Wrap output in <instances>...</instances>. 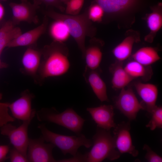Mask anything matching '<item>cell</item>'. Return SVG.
<instances>
[{
  "instance_id": "cell-1",
  "label": "cell",
  "mask_w": 162,
  "mask_h": 162,
  "mask_svg": "<svg viewBox=\"0 0 162 162\" xmlns=\"http://www.w3.org/2000/svg\"><path fill=\"white\" fill-rule=\"evenodd\" d=\"M41 50L42 59L38 71L41 81L49 77L62 76L68 71L70 66L69 51L64 43L53 41Z\"/></svg>"
},
{
  "instance_id": "cell-2",
  "label": "cell",
  "mask_w": 162,
  "mask_h": 162,
  "mask_svg": "<svg viewBox=\"0 0 162 162\" xmlns=\"http://www.w3.org/2000/svg\"><path fill=\"white\" fill-rule=\"evenodd\" d=\"M45 15L54 20L62 21L67 27L70 35L74 38L81 51L83 58L86 37H94L96 28L89 18L88 8L81 14L73 15L57 12L50 9L44 11Z\"/></svg>"
},
{
  "instance_id": "cell-3",
  "label": "cell",
  "mask_w": 162,
  "mask_h": 162,
  "mask_svg": "<svg viewBox=\"0 0 162 162\" xmlns=\"http://www.w3.org/2000/svg\"><path fill=\"white\" fill-rule=\"evenodd\" d=\"M92 139L93 146L85 153V162H100L106 159L113 160L120 158L121 154L116 149L110 130L97 127Z\"/></svg>"
},
{
  "instance_id": "cell-4",
  "label": "cell",
  "mask_w": 162,
  "mask_h": 162,
  "mask_svg": "<svg viewBox=\"0 0 162 162\" xmlns=\"http://www.w3.org/2000/svg\"><path fill=\"white\" fill-rule=\"evenodd\" d=\"M41 136L45 141L51 143L58 147L64 155L69 154L73 156L78 153V150L83 146L89 148L93 145L92 140L87 138L83 134L77 136H68L56 134L48 130L45 123L39 124Z\"/></svg>"
},
{
  "instance_id": "cell-5",
  "label": "cell",
  "mask_w": 162,
  "mask_h": 162,
  "mask_svg": "<svg viewBox=\"0 0 162 162\" xmlns=\"http://www.w3.org/2000/svg\"><path fill=\"white\" fill-rule=\"evenodd\" d=\"M38 120L55 123L65 127L78 135L81 134L85 120L72 108L58 112L55 108H43L36 112Z\"/></svg>"
},
{
  "instance_id": "cell-6",
  "label": "cell",
  "mask_w": 162,
  "mask_h": 162,
  "mask_svg": "<svg viewBox=\"0 0 162 162\" xmlns=\"http://www.w3.org/2000/svg\"><path fill=\"white\" fill-rule=\"evenodd\" d=\"M32 120L23 121L17 127L8 123L0 128L1 134L8 136L14 147L26 157L29 140L28 128Z\"/></svg>"
},
{
  "instance_id": "cell-7",
  "label": "cell",
  "mask_w": 162,
  "mask_h": 162,
  "mask_svg": "<svg viewBox=\"0 0 162 162\" xmlns=\"http://www.w3.org/2000/svg\"><path fill=\"white\" fill-rule=\"evenodd\" d=\"M45 142L41 136L37 139L29 138L27 154L28 162H58L54 159L52 154L56 146Z\"/></svg>"
},
{
  "instance_id": "cell-8",
  "label": "cell",
  "mask_w": 162,
  "mask_h": 162,
  "mask_svg": "<svg viewBox=\"0 0 162 162\" xmlns=\"http://www.w3.org/2000/svg\"><path fill=\"white\" fill-rule=\"evenodd\" d=\"M115 105L123 114L130 120L135 119L140 110H143L133 90L124 88L121 89L118 96L115 101Z\"/></svg>"
},
{
  "instance_id": "cell-9",
  "label": "cell",
  "mask_w": 162,
  "mask_h": 162,
  "mask_svg": "<svg viewBox=\"0 0 162 162\" xmlns=\"http://www.w3.org/2000/svg\"><path fill=\"white\" fill-rule=\"evenodd\" d=\"M130 128V121L122 122L114 128L113 137L115 147L121 154L128 153L136 157L138 155L139 152L133 145Z\"/></svg>"
},
{
  "instance_id": "cell-10",
  "label": "cell",
  "mask_w": 162,
  "mask_h": 162,
  "mask_svg": "<svg viewBox=\"0 0 162 162\" xmlns=\"http://www.w3.org/2000/svg\"><path fill=\"white\" fill-rule=\"evenodd\" d=\"M9 5L12 12L11 20L15 25L17 26L22 22L35 24L38 23L36 10L39 6L27 0H21L20 3L10 2Z\"/></svg>"
},
{
  "instance_id": "cell-11",
  "label": "cell",
  "mask_w": 162,
  "mask_h": 162,
  "mask_svg": "<svg viewBox=\"0 0 162 162\" xmlns=\"http://www.w3.org/2000/svg\"><path fill=\"white\" fill-rule=\"evenodd\" d=\"M34 95L28 90L23 91L20 97L12 103L8 108L15 119L24 121L32 120L36 114L35 110L32 109V101Z\"/></svg>"
},
{
  "instance_id": "cell-12",
  "label": "cell",
  "mask_w": 162,
  "mask_h": 162,
  "mask_svg": "<svg viewBox=\"0 0 162 162\" xmlns=\"http://www.w3.org/2000/svg\"><path fill=\"white\" fill-rule=\"evenodd\" d=\"M48 17L45 15L43 21L40 25L24 33H22L10 41L6 47L30 46L34 44L45 32L48 26Z\"/></svg>"
},
{
  "instance_id": "cell-13",
  "label": "cell",
  "mask_w": 162,
  "mask_h": 162,
  "mask_svg": "<svg viewBox=\"0 0 162 162\" xmlns=\"http://www.w3.org/2000/svg\"><path fill=\"white\" fill-rule=\"evenodd\" d=\"M86 110L96 123L97 127L110 130L116 126L114 121V113L112 105H101L97 107L87 108Z\"/></svg>"
},
{
  "instance_id": "cell-14",
  "label": "cell",
  "mask_w": 162,
  "mask_h": 162,
  "mask_svg": "<svg viewBox=\"0 0 162 162\" xmlns=\"http://www.w3.org/2000/svg\"><path fill=\"white\" fill-rule=\"evenodd\" d=\"M100 71L99 68L92 70L86 66L83 76L97 98L101 102H108L106 86L100 76Z\"/></svg>"
},
{
  "instance_id": "cell-15",
  "label": "cell",
  "mask_w": 162,
  "mask_h": 162,
  "mask_svg": "<svg viewBox=\"0 0 162 162\" xmlns=\"http://www.w3.org/2000/svg\"><path fill=\"white\" fill-rule=\"evenodd\" d=\"M136 90L142 99L141 103L143 110L150 113L157 106L156 104L158 94L157 87L154 84L140 82L135 83Z\"/></svg>"
},
{
  "instance_id": "cell-16",
  "label": "cell",
  "mask_w": 162,
  "mask_h": 162,
  "mask_svg": "<svg viewBox=\"0 0 162 162\" xmlns=\"http://www.w3.org/2000/svg\"><path fill=\"white\" fill-rule=\"evenodd\" d=\"M88 46L86 47L83 58L86 66L92 70L99 68L102 57V48L103 42L94 38H91Z\"/></svg>"
},
{
  "instance_id": "cell-17",
  "label": "cell",
  "mask_w": 162,
  "mask_h": 162,
  "mask_svg": "<svg viewBox=\"0 0 162 162\" xmlns=\"http://www.w3.org/2000/svg\"><path fill=\"white\" fill-rule=\"evenodd\" d=\"M139 33L133 30L126 32L123 41L112 50V53L117 60L122 62L130 55L133 45L140 41Z\"/></svg>"
},
{
  "instance_id": "cell-18",
  "label": "cell",
  "mask_w": 162,
  "mask_h": 162,
  "mask_svg": "<svg viewBox=\"0 0 162 162\" xmlns=\"http://www.w3.org/2000/svg\"><path fill=\"white\" fill-rule=\"evenodd\" d=\"M152 12L145 17L150 32L144 38L145 41L150 43L153 42L157 32L162 26V4L150 7Z\"/></svg>"
},
{
  "instance_id": "cell-19",
  "label": "cell",
  "mask_w": 162,
  "mask_h": 162,
  "mask_svg": "<svg viewBox=\"0 0 162 162\" xmlns=\"http://www.w3.org/2000/svg\"><path fill=\"white\" fill-rule=\"evenodd\" d=\"M41 56V50L31 47L26 50L22 59L23 71L25 74L34 78L37 77Z\"/></svg>"
},
{
  "instance_id": "cell-20",
  "label": "cell",
  "mask_w": 162,
  "mask_h": 162,
  "mask_svg": "<svg viewBox=\"0 0 162 162\" xmlns=\"http://www.w3.org/2000/svg\"><path fill=\"white\" fill-rule=\"evenodd\" d=\"M20 34L19 29L14 26L10 21L4 22L0 28V69L7 68L8 65L2 62L1 56L4 49L6 47L9 42L18 36ZM2 95L0 92V100Z\"/></svg>"
},
{
  "instance_id": "cell-21",
  "label": "cell",
  "mask_w": 162,
  "mask_h": 162,
  "mask_svg": "<svg viewBox=\"0 0 162 162\" xmlns=\"http://www.w3.org/2000/svg\"><path fill=\"white\" fill-rule=\"evenodd\" d=\"M109 70L112 75V83L114 88L121 89L124 88L134 79L124 69L122 62L117 60L112 64L110 67Z\"/></svg>"
},
{
  "instance_id": "cell-22",
  "label": "cell",
  "mask_w": 162,
  "mask_h": 162,
  "mask_svg": "<svg viewBox=\"0 0 162 162\" xmlns=\"http://www.w3.org/2000/svg\"><path fill=\"white\" fill-rule=\"evenodd\" d=\"M124 68L128 74L134 79L139 77L144 81L149 80L153 74L151 66L143 65L134 60L128 62Z\"/></svg>"
},
{
  "instance_id": "cell-23",
  "label": "cell",
  "mask_w": 162,
  "mask_h": 162,
  "mask_svg": "<svg viewBox=\"0 0 162 162\" xmlns=\"http://www.w3.org/2000/svg\"><path fill=\"white\" fill-rule=\"evenodd\" d=\"M132 57L134 60L145 66H150L160 59L156 49L151 47L140 48L133 55Z\"/></svg>"
},
{
  "instance_id": "cell-24",
  "label": "cell",
  "mask_w": 162,
  "mask_h": 162,
  "mask_svg": "<svg viewBox=\"0 0 162 162\" xmlns=\"http://www.w3.org/2000/svg\"><path fill=\"white\" fill-rule=\"evenodd\" d=\"M49 28V34L53 41L64 43L70 35L66 25L62 21L54 20Z\"/></svg>"
},
{
  "instance_id": "cell-25",
  "label": "cell",
  "mask_w": 162,
  "mask_h": 162,
  "mask_svg": "<svg viewBox=\"0 0 162 162\" xmlns=\"http://www.w3.org/2000/svg\"><path fill=\"white\" fill-rule=\"evenodd\" d=\"M151 114V118L148 123L146 125L151 130H154L156 128H162V108L157 106L150 113Z\"/></svg>"
},
{
  "instance_id": "cell-26",
  "label": "cell",
  "mask_w": 162,
  "mask_h": 162,
  "mask_svg": "<svg viewBox=\"0 0 162 162\" xmlns=\"http://www.w3.org/2000/svg\"><path fill=\"white\" fill-rule=\"evenodd\" d=\"M89 19L94 22H100L102 21L104 12L102 8L95 2H93L88 8Z\"/></svg>"
},
{
  "instance_id": "cell-27",
  "label": "cell",
  "mask_w": 162,
  "mask_h": 162,
  "mask_svg": "<svg viewBox=\"0 0 162 162\" xmlns=\"http://www.w3.org/2000/svg\"><path fill=\"white\" fill-rule=\"evenodd\" d=\"M85 0H70L66 4L65 11L66 14L75 15L79 14Z\"/></svg>"
},
{
  "instance_id": "cell-28",
  "label": "cell",
  "mask_w": 162,
  "mask_h": 162,
  "mask_svg": "<svg viewBox=\"0 0 162 162\" xmlns=\"http://www.w3.org/2000/svg\"><path fill=\"white\" fill-rule=\"evenodd\" d=\"M9 103L0 102V128L4 124L13 122L15 119L8 113Z\"/></svg>"
},
{
  "instance_id": "cell-29",
  "label": "cell",
  "mask_w": 162,
  "mask_h": 162,
  "mask_svg": "<svg viewBox=\"0 0 162 162\" xmlns=\"http://www.w3.org/2000/svg\"><path fill=\"white\" fill-rule=\"evenodd\" d=\"M33 3L39 6L42 4H44L46 6H52L58 9L61 12H63L65 10L60 0H32Z\"/></svg>"
},
{
  "instance_id": "cell-30",
  "label": "cell",
  "mask_w": 162,
  "mask_h": 162,
  "mask_svg": "<svg viewBox=\"0 0 162 162\" xmlns=\"http://www.w3.org/2000/svg\"><path fill=\"white\" fill-rule=\"evenodd\" d=\"M9 151V158L10 162H28L27 158L14 147Z\"/></svg>"
},
{
  "instance_id": "cell-31",
  "label": "cell",
  "mask_w": 162,
  "mask_h": 162,
  "mask_svg": "<svg viewBox=\"0 0 162 162\" xmlns=\"http://www.w3.org/2000/svg\"><path fill=\"white\" fill-rule=\"evenodd\" d=\"M143 149L146 152L145 157L148 161L149 162H162V158L152 151L147 145H144Z\"/></svg>"
},
{
  "instance_id": "cell-32",
  "label": "cell",
  "mask_w": 162,
  "mask_h": 162,
  "mask_svg": "<svg viewBox=\"0 0 162 162\" xmlns=\"http://www.w3.org/2000/svg\"><path fill=\"white\" fill-rule=\"evenodd\" d=\"M10 150V147L8 145H0V162L3 161L7 159V155Z\"/></svg>"
},
{
  "instance_id": "cell-33",
  "label": "cell",
  "mask_w": 162,
  "mask_h": 162,
  "mask_svg": "<svg viewBox=\"0 0 162 162\" xmlns=\"http://www.w3.org/2000/svg\"><path fill=\"white\" fill-rule=\"evenodd\" d=\"M5 13L4 8L0 2V23L3 19Z\"/></svg>"
},
{
  "instance_id": "cell-34",
  "label": "cell",
  "mask_w": 162,
  "mask_h": 162,
  "mask_svg": "<svg viewBox=\"0 0 162 162\" xmlns=\"http://www.w3.org/2000/svg\"><path fill=\"white\" fill-rule=\"evenodd\" d=\"M62 2L64 3L65 4H66L70 0H60Z\"/></svg>"
},
{
  "instance_id": "cell-35",
  "label": "cell",
  "mask_w": 162,
  "mask_h": 162,
  "mask_svg": "<svg viewBox=\"0 0 162 162\" xmlns=\"http://www.w3.org/2000/svg\"><path fill=\"white\" fill-rule=\"evenodd\" d=\"M7 0H0V1H6Z\"/></svg>"
}]
</instances>
